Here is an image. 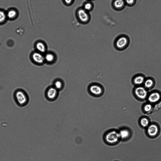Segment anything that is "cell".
Here are the masks:
<instances>
[{"label": "cell", "mask_w": 161, "mask_h": 161, "mask_svg": "<svg viewBox=\"0 0 161 161\" xmlns=\"http://www.w3.org/2000/svg\"><path fill=\"white\" fill-rule=\"evenodd\" d=\"M14 96L16 102L20 106H24L28 102V96L26 93L22 89H19L16 91Z\"/></svg>", "instance_id": "6da1fadb"}, {"label": "cell", "mask_w": 161, "mask_h": 161, "mask_svg": "<svg viewBox=\"0 0 161 161\" xmlns=\"http://www.w3.org/2000/svg\"><path fill=\"white\" fill-rule=\"evenodd\" d=\"M129 42L128 38L125 36H121L115 40L114 45L117 49L121 50L124 49L128 45Z\"/></svg>", "instance_id": "7a4b0ae2"}, {"label": "cell", "mask_w": 161, "mask_h": 161, "mask_svg": "<svg viewBox=\"0 0 161 161\" xmlns=\"http://www.w3.org/2000/svg\"><path fill=\"white\" fill-rule=\"evenodd\" d=\"M89 91L91 94L93 96H99L103 93V89L102 86L97 83H93L89 86Z\"/></svg>", "instance_id": "3957f363"}, {"label": "cell", "mask_w": 161, "mask_h": 161, "mask_svg": "<svg viewBox=\"0 0 161 161\" xmlns=\"http://www.w3.org/2000/svg\"><path fill=\"white\" fill-rule=\"evenodd\" d=\"M120 137L119 132L115 131H112L106 134L105 139L108 143L113 144L118 142Z\"/></svg>", "instance_id": "277c9868"}, {"label": "cell", "mask_w": 161, "mask_h": 161, "mask_svg": "<svg viewBox=\"0 0 161 161\" xmlns=\"http://www.w3.org/2000/svg\"><path fill=\"white\" fill-rule=\"evenodd\" d=\"M135 93L137 97L141 99H145L147 94L146 90L144 88L142 87L136 88L135 89Z\"/></svg>", "instance_id": "5b68a950"}, {"label": "cell", "mask_w": 161, "mask_h": 161, "mask_svg": "<svg viewBox=\"0 0 161 161\" xmlns=\"http://www.w3.org/2000/svg\"><path fill=\"white\" fill-rule=\"evenodd\" d=\"M158 132V128L155 124H151L148 127L147 132L148 135L150 136H155L157 135Z\"/></svg>", "instance_id": "8992f818"}, {"label": "cell", "mask_w": 161, "mask_h": 161, "mask_svg": "<svg viewBox=\"0 0 161 161\" xmlns=\"http://www.w3.org/2000/svg\"><path fill=\"white\" fill-rule=\"evenodd\" d=\"M78 15L80 19L82 22H86L89 19L88 14L84 9H81L79 10Z\"/></svg>", "instance_id": "52a82bcc"}, {"label": "cell", "mask_w": 161, "mask_h": 161, "mask_svg": "<svg viewBox=\"0 0 161 161\" xmlns=\"http://www.w3.org/2000/svg\"><path fill=\"white\" fill-rule=\"evenodd\" d=\"M57 94V89L54 87L50 88L48 89L47 93L48 98L52 100L56 97Z\"/></svg>", "instance_id": "ba28073f"}, {"label": "cell", "mask_w": 161, "mask_h": 161, "mask_svg": "<svg viewBox=\"0 0 161 161\" xmlns=\"http://www.w3.org/2000/svg\"><path fill=\"white\" fill-rule=\"evenodd\" d=\"M160 96L159 94L157 92H154L151 93L148 96V100L152 103L157 102L160 99Z\"/></svg>", "instance_id": "9c48e42d"}, {"label": "cell", "mask_w": 161, "mask_h": 161, "mask_svg": "<svg viewBox=\"0 0 161 161\" xmlns=\"http://www.w3.org/2000/svg\"><path fill=\"white\" fill-rule=\"evenodd\" d=\"M32 58L35 62L38 64L43 63L44 59L43 56L40 53L38 52L34 53L32 55Z\"/></svg>", "instance_id": "30bf717a"}, {"label": "cell", "mask_w": 161, "mask_h": 161, "mask_svg": "<svg viewBox=\"0 0 161 161\" xmlns=\"http://www.w3.org/2000/svg\"><path fill=\"white\" fill-rule=\"evenodd\" d=\"M119 133L120 137L123 139L127 138L129 137L130 135L129 131L127 129H122Z\"/></svg>", "instance_id": "8fae6325"}, {"label": "cell", "mask_w": 161, "mask_h": 161, "mask_svg": "<svg viewBox=\"0 0 161 161\" xmlns=\"http://www.w3.org/2000/svg\"><path fill=\"white\" fill-rule=\"evenodd\" d=\"M144 78L142 76H138L136 77L134 79L133 81L136 85H139L142 84L144 82Z\"/></svg>", "instance_id": "7c38bea8"}, {"label": "cell", "mask_w": 161, "mask_h": 161, "mask_svg": "<svg viewBox=\"0 0 161 161\" xmlns=\"http://www.w3.org/2000/svg\"><path fill=\"white\" fill-rule=\"evenodd\" d=\"M36 48L40 52L43 53L45 51V47L44 45L41 42H38L36 44Z\"/></svg>", "instance_id": "4fadbf2b"}, {"label": "cell", "mask_w": 161, "mask_h": 161, "mask_svg": "<svg viewBox=\"0 0 161 161\" xmlns=\"http://www.w3.org/2000/svg\"><path fill=\"white\" fill-rule=\"evenodd\" d=\"M124 4V2L123 0H116L114 3V6L117 8L123 7Z\"/></svg>", "instance_id": "5bb4252c"}, {"label": "cell", "mask_w": 161, "mask_h": 161, "mask_svg": "<svg viewBox=\"0 0 161 161\" xmlns=\"http://www.w3.org/2000/svg\"><path fill=\"white\" fill-rule=\"evenodd\" d=\"M153 84V80L151 79H148L144 81V85L147 88H150L152 87Z\"/></svg>", "instance_id": "9a60e30c"}, {"label": "cell", "mask_w": 161, "mask_h": 161, "mask_svg": "<svg viewBox=\"0 0 161 161\" xmlns=\"http://www.w3.org/2000/svg\"><path fill=\"white\" fill-rule=\"evenodd\" d=\"M140 123L143 127H146L148 126L149 122L147 118H143L140 120Z\"/></svg>", "instance_id": "2e32d148"}, {"label": "cell", "mask_w": 161, "mask_h": 161, "mask_svg": "<svg viewBox=\"0 0 161 161\" xmlns=\"http://www.w3.org/2000/svg\"><path fill=\"white\" fill-rule=\"evenodd\" d=\"M16 12L14 10H12L9 11L7 13L8 17L10 18L14 17L16 15Z\"/></svg>", "instance_id": "e0dca14e"}, {"label": "cell", "mask_w": 161, "mask_h": 161, "mask_svg": "<svg viewBox=\"0 0 161 161\" xmlns=\"http://www.w3.org/2000/svg\"><path fill=\"white\" fill-rule=\"evenodd\" d=\"M54 87L57 90L60 89L62 87V83L60 81L57 80L56 81L54 84Z\"/></svg>", "instance_id": "ac0fdd59"}, {"label": "cell", "mask_w": 161, "mask_h": 161, "mask_svg": "<svg viewBox=\"0 0 161 161\" xmlns=\"http://www.w3.org/2000/svg\"><path fill=\"white\" fill-rule=\"evenodd\" d=\"M45 58L47 61L48 62H51L53 60L54 56L51 54H48L46 55Z\"/></svg>", "instance_id": "d6986e66"}, {"label": "cell", "mask_w": 161, "mask_h": 161, "mask_svg": "<svg viewBox=\"0 0 161 161\" xmlns=\"http://www.w3.org/2000/svg\"><path fill=\"white\" fill-rule=\"evenodd\" d=\"M6 15L3 11H0V23L3 22L5 20Z\"/></svg>", "instance_id": "ffe728a7"}, {"label": "cell", "mask_w": 161, "mask_h": 161, "mask_svg": "<svg viewBox=\"0 0 161 161\" xmlns=\"http://www.w3.org/2000/svg\"><path fill=\"white\" fill-rule=\"evenodd\" d=\"M152 108V106L150 104H147L145 105L144 107V110L146 112L150 111Z\"/></svg>", "instance_id": "44dd1931"}, {"label": "cell", "mask_w": 161, "mask_h": 161, "mask_svg": "<svg viewBox=\"0 0 161 161\" xmlns=\"http://www.w3.org/2000/svg\"><path fill=\"white\" fill-rule=\"evenodd\" d=\"M125 2L128 4L132 5L135 4L136 2V0H124Z\"/></svg>", "instance_id": "7402d4cb"}, {"label": "cell", "mask_w": 161, "mask_h": 161, "mask_svg": "<svg viewBox=\"0 0 161 161\" xmlns=\"http://www.w3.org/2000/svg\"><path fill=\"white\" fill-rule=\"evenodd\" d=\"M92 7V5L90 3H88L85 4V5L84 8L85 9L89 10Z\"/></svg>", "instance_id": "603a6c76"}, {"label": "cell", "mask_w": 161, "mask_h": 161, "mask_svg": "<svg viewBox=\"0 0 161 161\" xmlns=\"http://www.w3.org/2000/svg\"><path fill=\"white\" fill-rule=\"evenodd\" d=\"M65 2L67 4H69L71 3L72 0H64Z\"/></svg>", "instance_id": "cb8c5ba5"}]
</instances>
